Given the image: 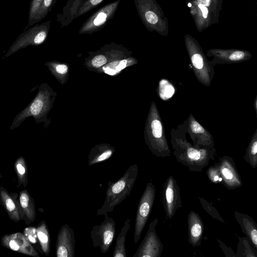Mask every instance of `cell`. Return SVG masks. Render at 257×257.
<instances>
[{
	"label": "cell",
	"instance_id": "31",
	"mask_svg": "<svg viewBox=\"0 0 257 257\" xmlns=\"http://www.w3.org/2000/svg\"><path fill=\"white\" fill-rule=\"evenodd\" d=\"M217 242L219 244V246L223 250L225 256L226 257H236V254L234 251L230 248L227 247L222 241L219 239H217Z\"/></svg>",
	"mask_w": 257,
	"mask_h": 257
},
{
	"label": "cell",
	"instance_id": "18",
	"mask_svg": "<svg viewBox=\"0 0 257 257\" xmlns=\"http://www.w3.org/2000/svg\"><path fill=\"white\" fill-rule=\"evenodd\" d=\"M38 241L44 253L48 256L50 250V236L47 224L43 220L37 227Z\"/></svg>",
	"mask_w": 257,
	"mask_h": 257
},
{
	"label": "cell",
	"instance_id": "36",
	"mask_svg": "<svg viewBox=\"0 0 257 257\" xmlns=\"http://www.w3.org/2000/svg\"><path fill=\"white\" fill-rule=\"evenodd\" d=\"M198 7L200 8L202 12L203 17L204 18H206L208 15V9L205 7L204 5L199 4Z\"/></svg>",
	"mask_w": 257,
	"mask_h": 257
},
{
	"label": "cell",
	"instance_id": "23",
	"mask_svg": "<svg viewBox=\"0 0 257 257\" xmlns=\"http://www.w3.org/2000/svg\"><path fill=\"white\" fill-rule=\"evenodd\" d=\"M175 92L174 87L166 80L162 79L159 84V94L164 100L171 98Z\"/></svg>",
	"mask_w": 257,
	"mask_h": 257
},
{
	"label": "cell",
	"instance_id": "26",
	"mask_svg": "<svg viewBox=\"0 0 257 257\" xmlns=\"http://www.w3.org/2000/svg\"><path fill=\"white\" fill-rule=\"evenodd\" d=\"M104 0H87L82 5L80 8L77 18L88 12L91 10L97 7Z\"/></svg>",
	"mask_w": 257,
	"mask_h": 257
},
{
	"label": "cell",
	"instance_id": "38",
	"mask_svg": "<svg viewBox=\"0 0 257 257\" xmlns=\"http://www.w3.org/2000/svg\"><path fill=\"white\" fill-rule=\"evenodd\" d=\"M87 0H84V2H85V1H86Z\"/></svg>",
	"mask_w": 257,
	"mask_h": 257
},
{
	"label": "cell",
	"instance_id": "2",
	"mask_svg": "<svg viewBox=\"0 0 257 257\" xmlns=\"http://www.w3.org/2000/svg\"><path fill=\"white\" fill-rule=\"evenodd\" d=\"M50 26L51 21L49 20L26 29L12 45L6 56L28 46H37L43 43L48 37Z\"/></svg>",
	"mask_w": 257,
	"mask_h": 257
},
{
	"label": "cell",
	"instance_id": "10",
	"mask_svg": "<svg viewBox=\"0 0 257 257\" xmlns=\"http://www.w3.org/2000/svg\"><path fill=\"white\" fill-rule=\"evenodd\" d=\"M2 245L11 250L33 256H39V253L32 246L23 233L16 232L7 234L1 238Z\"/></svg>",
	"mask_w": 257,
	"mask_h": 257
},
{
	"label": "cell",
	"instance_id": "9",
	"mask_svg": "<svg viewBox=\"0 0 257 257\" xmlns=\"http://www.w3.org/2000/svg\"><path fill=\"white\" fill-rule=\"evenodd\" d=\"M75 240L72 228L65 224L57 235L56 243V255L57 257H73L75 255Z\"/></svg>",
	"mask_w": 257,
	"mask_h": 257
},
{
	"label": "cell",
	"instance_id": "11",
	"mask_svg": "<svg viewBox=\"0 0 257 257\" xmlns=\"http://www.w3.org/2000/svg\"><path fill=\"white\" fill-rule=\"evenodd\" d=\"M188 241L193 246L201 245L204 226L198 213L191 211L187 217Z\"/></svg>",
	"mask_w": 257,
	"mask_h": 257
},
{
	"label": "cell",
	"instance_id": "12",
	"mask_svg": "<svg viewBox=\"0 0 257 257\" xmlns=\"http://www.w3.org/2000/svg\"><path fill=\"white\" fill-rule=\"evenodd\" d=\"M0 203L6 209L9 217L15 222L22 219L19 197L17 193L10 194L3 186L0 187Z\"/></svg>",
	"mask_w": 257,
	"mask_h": 257
},
{
	"label": "cell",
	"instance_id": "29",
	"mask_svg": "<svg viewBox=\"0 0 257 257\" xmlns=\"http://www.w3.org/2000/svg\"><path fill=\"white\" fill-rule=\"evenodd\" d=\"M206 174L209 180L213 183H219L218 179L220 175L216 164L210 166L206 171Z\"/></svg>",
	"mask_w": 257,
	"mask_h": 257
},
{
	"label": "cell",
	"instance_id": "17",
	"mask_svg": "<svg viewBox=\"0 0 257 257\" xmlns=\"http://www.w3.org/2000/svg\"><path fill=\"white\" fill-rule=\"evenodd\" d=\"M131 226V220L127 219L121 229L120 233L117 236L114 249L113 252V257H126V249L125 242L126 234L130 230Z\"/></svg>",
	"mask_w": 257,
	"mask_h": 257
},
{
	"label": "cell",
	"instance_id": "16",
	"mask_svg": "<svg viewBox=\"0 0 257 257\" xmlns=\"http://www.w3.org/2000/svg\"><path fill=\"white\" fill-rule=\"evenodd\" d=\"M114 151L113 147L107 144L96 146L88 155V165L91 166L108 159Z\"/></svg>",
	"mask_w": 257,
	"mask_h": 257
},
{
	"label": "cell",
	"instance_id": "6",
	"mask_svg": "<svg viewBox=\"0 0 257 257\" xmlns=\"http://www.w3.org/2000/svg\"><path fill=\"white\" fill-rule=\"evenodd\" d=\"M158 222L157 218L151 222L147 232L141 241L133 257H160L163 245L158 237L156 227Z\"/></svg>",
	"mask_w": 257,
	"mask_h": 257
},
{
	"label": "cell",
	"instance_id": "37",
	"mask_svg": "<svg viewBox=\"0 0 257 257\" xmlns=\"http://www.w3.org/2000/svg\"><path fill=\"white\" fill-rule=\"evenodd\" d=\"M2 178V175L1 174V173H0V179Z\"/></svg>",
	"mask_w": 257,
	"mask_h": 257
},
{
	"label": "cell",
	"instance_id": "8",
	"mask_svg": "<svg viewBox=\"0 0 257 257\" xmlns=\"http://www.w3.org/2000/svg\"><path fill=\"white\" fill-rule=\"evenodd\" d=\"M215 164L222 178L221 183L225 187L234 190L242 186L240 176L232 158L224 156Z\"/></svg>",
	"mask_w": 257,
	"mask_h": 257
},
{
	"label": "cell",
	"instance_id": "24",
	"mask_svg": "<svg viewBox=\"0 0 257 257\" xmlns=\"http://www.w3.org/2000/svg\"><path fill=\"white\" fill-rule=\"evenodd\" d=\"M200 202L203 208L211 216L212 218L225 223V221L222 217L220 215L216 209L211 204L207 201L202 197H198Z\"/></svg>",
	"mask_w": 257,
	"mask_h": 257
},
{
	"label": "cell",
	"instance_id": "13",
	"mask_svg": "<svg viewBox=\"0 0 257 257\" xmlns=\"http://www.w3.org/2000/svg\"><path fill=\"white\" fill-rule=\"evenodd\" d=\"M234 218L241 227L242 232L249 240L252 246L257 249V225L247 214L234 211Z\"/></svg>",
	"mask_w": 257,
	"mask_h": 257
},
{
	"label": "cell",
	"instance_id": "3",
	"mask_svg": "<svg viewBox=\"0 0 257 257\" xmlns=\"http://www.w3.org/2000/svg\"><path fill=\"white\" fill-rule=\"evenodd\" d=\"M156 195L154 185L149 182L140 199L136 215L134 241L136 244L140 240L151 212Z\"/></svg>",
	"mask_w": 257,
	"mask_h": 257
},
{
	"label": "cell",
	"instance_id": "14",
	"mask_svg": "<svg viewBox=\"0 0 257 257\" xmlns=\"http://www.w3.org/2000/svg\"><path fill=\"white\" fill-rule=\"evenodd\" d=\"M84 0H68L62 11L57 16V21L61 28L67 27L77 18V13Z\"/></svg>",
	"mask_w": 257,
	"mask_h": 257
},
{
	"label": "cell",
	"instance_id": "5",
	"mask_svg": "<svg viewBox=\"0 0 257 257\" xmlns=\"http://www.w3.org/2000/svg\"><path fill=\"white\" fill-rule=\"evenodd\" d=\"M115 234V222L107 215L99 225H94L90 231L93 246L99 247L101 253H106L110 249Z\"/></svg>",
	"mask_w": 257,
	"mask_h": 257
},
{
	"label": "cell",
	"instance_id": "34",
	"mask_svg": "<svg viewBox=\"0 0 257 257\" xmlns=\"http://www.w3.org/2000/svg\"><path fill=\"white\" fill-rule=\"evenodd\" d=\"M244 55V53L242 51H237L232 53L229 58L232 61H238L243 58Z\"/></svg>",
	"mask_w": 257,
	"mask_h": 257
},
{
	"label": "cell",
	"instance_id": "25",
	"mask_svg": "<svg viewBox=\"0 0 257 257\" xmlns=\"http://www.w3.org/2000/svg\"><path fill=\"white\" fill-rule=\"evenodd\" d=\"M43 0H31L28 14V27L33 25V21Z\"/></svg>",
	"mask_w": 257,
	"mask_h": 257
},
{
	"label": "cell",
	"instance_id": "32",
	"mask_svg": "<svg viewBox=\"0 0 257 257\" xmlns=\"http://www.w3.org/2000/svg\"><path fill=\"white\" fill-rule=\"evenodd\" d=\"M192 62L194 66L198 69H200L203 66V60L201 55L199 54H195L192 56Z\"/></svg>",
	"mask_w": 257,
	"mask_h": 257
},
{
	"label": "cell",
	"instance_id": "1",
	"mask_svg": "<svg viewBox=\"0 0 257 257\" xmlns=\"http://www.w3.org/2000/svg\"><path fill=\"white\" fill-rule=\"evenodd\" d=\"M139 172L137 164L130 166L124 174L116 181H109L105 199L101 207L96 211L97 215L107 216L114 207L128 196L135 185Z\"/></svg>",
	"mask_w": 257,
	"mask_h": 257
},
{
	"label": "cell",
	"instance_id": "4",
	"mask_svg": "<svg viewBox=\"0 0 257 257\" xmlns=\"http://www.w3.org/2000/svg\"><path fill=\"white\" fill-rule=\"evenodd\" d=\"M120 0H116L101 7L91 15L80 28L79 34H91L103 28L114 16Z\"/></svg>",
	"mask_w": 257,
	"mask_h": 257
},
{
	"label": "cell",
	"instance_id": "27",
	"mask_svg": "<svg viewBox=\"0 0 257 257\" xmlns=\"http://www.w3.org/2000/svg\"><path fill=\"white\" fill-rule=\"evenodd\" d=\"M45 106L44 99L42 96L38 97L32 104L30 111L32 114L35 116L39 115L41 113L44 107Z\"/></svg>",
	"mask_w": 257,
	"mask_h": 257
},
{
	"label": "cell",
	"instance_id": "20",
	"mask_svg": "<svg viewBox=\"0 0 257 257\" xmlns=\"http://www.w3.org/2000/svg\"><path fill=\"white\" fill-rule=\"evenodd\" d=\"M14 168L18 177L19 186L23 185L24 187L28 183V171L25 159L21 156L15 162Z\"/></svg>",
	"mask_w": 257,
	"mask_h": 257
},
{
	"label": "cell",
	"instance_id": "28",
	"mask_svg": "<svg viewBox=\"0 0 257 257\" xmlns=\"http://www.w3.org/2000/svg\"><path fill=\"white\" fill-rule=\"evenodd\" d=\"M25 237L31 243H36L38 241L37 229L35 227H28L24 229Z\"/></svg>",
	"mask_w": 257,
	"mask_h": 257
},
{
	"label": "cell",
	"instance_id": "15",
	"mask_svg": "<svg viewBox=\"0 0 257 257\" xmlns=\"http://www.w3.org/2000/svg\"><path fill=\"white\" fill-rule=\"evenodd\" d=\"M19 202L20 204L22 219L24 217L29 223L33 222L36 218L35 207L33 199L26 189L19 193Z\"/></svg>",
	"mask_w": 257,
	"mask_h": 257
},
{
	"label": "cell",
	"instance_id": "22",
	"mask_svg": "<svg viewBox=\"0 0 257 257\" xmlns=\"http://www.w3.org/2000/svg\"><path fill=\"white\" fill-rule=\"evenodd\" d=\"M244 160L253 168L257 167V142L254 141L248 149L244 157Z\"/></svg>",
	"mask_w": 257,
	"mask_h": 257
},
{
	"label": "cell",
	"instance_id": "35",
	"mask_svg": "<svg viewBox=\"0 0 257 257\" xmlns=\"http://www.w3.org/2000/svg\"><path fill=\"white\" fill-rule=\"evenodd\" d=\"M55 71L59 74H65L68 70V66L64 64H58L55 68Z\"/></svg>",
	"mask_w": 257,
	"mask_h": 257
},
{
	"label": "cell",
	"instance_id": "19",
	"mask_svg": "<svg viewBox=\"0 0 257 257\" xmlns=\"http://www.w3.org/2000/svg\"><path fill=\"white\" fill-rule=\"evenodd\" d=\"M236 254L237 257H256L257 251L246 236L238 237Z\"/></svg>",
	"mask_w": 257,
	"mask_h": 257
},
{
	"label": "cell",
	"instance_id": "7",
	"mask_svg": "<svg viewBox=\"0 0 257 257\" xmlns=\"http://www.w3.org/2000/svg\"><path fill=\"white\" fill-rule=\"evenodd\" d=\"M163 204L167 218L171 219L176 211L182 207L180 188L173 176L166 180L163 190Z\"/></svg>",
	"mask_w": 257,
	"mask_h": 257
},
{
	"label": "cell",
	"instance_id": "33",
	"mask_svg": "<svg viewBox=\"0 0 257 257\" xmlns=\"http://www.w3.org/2000/svg\"><path fill=\"white\" fill-rule=\"evenodd\" d=\"M190 127L192 131L195 134H201L205 132L203 127L196 121L191 122Z\"/></svg>",
	"mask_w": 257,
	"mask_h": 257
},
{
	"label": "cell",
	"instance_id": "30",
	"mask_svg": "<svg viewBox=\"0 0 257 257\" xmlns=\"http://www.w3.org/2000/svg\"><path fill=\"white\" fill-rule=\"evenodd\" d=\"M152 134L156 139H159L162 136V126L160 120L155 119L151 122Z\"/></svg>",
	"mask_w": 257,
	"mask_h": 257
},
{
	"label": "cell",
	"instance_id": "21",
	"mask_svg": "<svg viewBox=\"0 0 257 257\" xmlns=\"http://www.w3.org/2000/svg\"><path fill=\"white\" fill-rule=\"evenodd\" d=\"M56 0H43L33 21V25L44 19L51 11Z\"/></svg>",
	"mask_w": 257,
	"mask_h": 257
}]
</instances>
